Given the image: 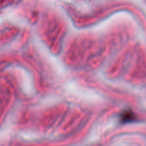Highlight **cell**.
I'll return each mask as SVG.
<instances>
[{"instance_id": "cell-1", "label": "cell", "mask_w": 146, "mask_h": 146, "mask_svg": "<svg viewBox=\"0 0 146 146\" xmlns=\"http://www.w3.org/2000/svg\"><path fill=\"white\" fill-rule=\"evenodd\" d=\"M133 114L131 112H125L123 114L122 119L124 122H126V121H131V120L133 119Z\"/></svg>"}]
</instances>
